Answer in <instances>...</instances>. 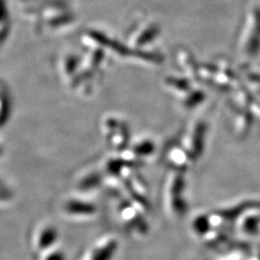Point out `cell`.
I'll return each instance as SVG.
<instances>
[{"mask_svg": "<svg viewBox=\"0 0 260 260\" xmlns=\"http://www.w3.org/2000/svg\"><path fill=\"white\" fill-rule=\"evenodd\" d=\"M101 183V176L96 173H90L78 182V190L80 192H93L98 189Z\"/></svg>", "mask_w": 260, "mask_h": 260, "instance_id": "6", "label": "cell"}, {"mask_svg": "<svg viewBox=\"0 0 260 260\" xmlns=\"http://www.w3.org/2000/svg\"><path fill=\"white\" fill-rule=\"evenodd\" d=\"M42 260H67V257L64 251L54 247L51 250L42 253Z\"/></svg>", "mask_w": 260, "mask_h": 260, "instance_id": "7", "label": "cell"}, {"mask_svg": "<svg viewBox=\"0 0 260 260\" xmlns=\"http://www.w3.org/2000/svg\"><path fill=\"white\" fill-rule=\"evenodd\" d=\"M59 233L55 225L51 223L41 224L33 234L32 247L38 253L42 254L56 247Z\"/></svg>", "mask_w": 260, "mask_h": 260, "instance_id": "3", "label": "cell"}, {"mask_svg": "<svg viewBox=\"0 0 260 260\" xmlns=\"http://www.w3.org/2000/svg\"><path fill=\"white\" fill-rule=\"evenodd\" d=\"M61 209L67 218L75 220L91 219L98 213V207L92 202L76 198L66 200Z\"/></svg>", "mask_w": 260, "mask_h": 260, "instance_id": "2", "label": "cell"}, {"mask_svg": "<svg viewBox=\"0 0 260 260\" xmlns=\"http://www.w3.org/2000/svg\"><path fill=\"white\" fill-rule=\"evenodd\" d=\"M103 132L109 148L116 152L128 149L129 126L125 121L117 117L106 118L103 122Z\"/></svg>", "mask_w": 260, "mask_h": 260, "instance_id": "1", "label": "cell"}, {"mask_svg": "<svg viewBox=\"0 0 260 260\" xmlns=\"http://www.w3.org/2000/svg\"><path fill=\"white\" fill-rule=\"evenodd\" d=\"M140 211V208H137V206L133 203L130 204L129 201L127 203H121V205L118 206V214L121 222L128 231H132L131 233L136 234L138 233L137 231L140 228L138 224L141 220V217L139 216Z\"/></svg>", "mask_w": 260, "mask_h": 260, "instance_id": "5", "label": "cell"}, {"mask_svg": "<svg viewBox=\"0 0 260 260\" xmlns=\"http://www.w3.org/2000/svg\"><path fill=\"white\" fill-rule=\"evenodd\" d=\"M119 248V242L115 236H105L96 242L88 252V260H112Z\"/></svg>", "mask_w": 260, "mask_h": 260, "instance_id": "4", "label": "cell"}]
</instances>
